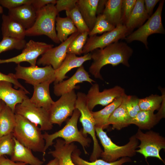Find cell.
Masks as SVG:
<instances>
[{
	"label": "cell",
	"instance_id": "6da1fadb",
	"mask_svg": "<svg viewBox=\"0 0 165 165\" xmlns=\"http://www.w3.org/2000/svg\"><path fill=\"white\" fill-rule=\"evenodd\" d=\"M133 52L127 43L119 41L103 48L95 50L91 52L93 61L89 72L95 78L103 80L100 71L103 67L108 64L115 66L121 64L129 67V60Z\"/></svg>",
	"mask_w": 165,
	"mask_h": 165
},
{
	"label": "cell",
	"instance_id": "7a4b0ae2",
	"mask_svg": "<svg viewBox=\"0 0 165 165\" xmlns=\"http://www.w3.org/2000/svg\"><path fill=\"white\" fill-rule=\"evenodd\" d=\"M15 114L16 124L12 132L20 143L35 152L44 153L45 141L41 129L20 115Z\"/></svg>",
	"mask_w": 165,
	"mask_h": 165
},
{
	"label": "cell",
	"instance_id": "3957f363",
	"mask_svg": "<svg viewBox=\"0 0 165 165\" xmlns=\"http://www.w3.org/2000/svg\"><path fill=\"white\" fill-rule=\"evenodd\" d=\"M80 116V112L75 108L71 118L62 128L52 134H49L46 132L43 134L45 141L43 157L47 149L54 144L53 141L60 138L64 139L66 144L74 142H79L83 148L85 153L88 154L85 148L89 146L91 140L89 138L84 135L82 131L79 130L78 129L77 123Z\"/></svg>",
	"mask_w": 165,
	"mask_h": 165
},
{
	"label": "cell",
	"instance_id": "277c9868",
	"mask_svg": "<svg viewBox=\"0 0 165 165\" xmlns=\"http://www.w3.org/2000/svg\"><path fill=\"white\" fill-rule=\"evenodd\" d=\"M95 130L96 135L104 148L100 156L103 160L108 162H113L120 158H130L136 155V150L139 142L134 134L130 138L126 144L119 146L112 142L107 132L102 128L95 127Z\"/></svg>",
	"mask_w": 165,
	"mask_h": 165
},
{
	"label": "cell",
	"instance_id": "5b68a950",
	"mask_svg": "<svg viewBox=\"0 0 165 165\" xmlns=\"http://www.w3.org/2000/svg\"><path fill=\"white\" fill-rule=\"evenodd\" d=\"M36 17L33 26L26 30V36L44 35L56 43L58 39L56 30V20L58 13L55 5L49 4L36 12Z\"/></svg>",
	"mask_w": 165,
	"mask_h": 165
},
{
	"label": "cell",
	"instance_id": "8992f818",
	"mask_svg": "<svg viewBox=\"0 0 165 165\" xmlns=\"http://www.w3.org/2000/svg\"><path fill=\"white\" fill-rule=\"evenodd\" d=\"M77 94L75 104V108L80 112L79 121L83 127L82 132L87 137L89 134L92 137L93 141L92 152L90 157V161H93L98 159L103 152L96 136L95 130V123L92 111L89 109L87 105L86 94L82 92H79Z\"/></svg>",
	"mask_w": 165,
	"mask_h": 165
},
{
	"label": "cell",
	"instance_id": "52a82bcc",
	"mask_svg": "<svg viewBox=\"0 0 165 165\" xmlns=\"http://www.w3.org/2000/svg\"><path fill=\"white\" fill-rule=\"evenodd\" d=\"M135 138L140 141L136 150V152L142 155L146 160L148 157L158 158L165 164V161L160 155V151L165 149V138L160 134L149 130L145 133L138 129L134 134Z\"/></svg>",
	"mask_w": 165,
	"mask_h": 165
},
{
	"label": "cell",
	"instance_id": "ba28073f",
	"mask_svg": "<svg viewBox=\"0 0 165 165\" xmlns=\"http://www.w3.org/2000/svg\"><path fill=\"white\" fill-rule=\"evenodd\" d=\"M164 2V0L161 1L155 12L150 16L146 22L125 38L127 42L139 41L147 48V38L149 36L154 34H165L161 16Z\"/></svg>",
	"mask_w": 165,
	"mask_h": 165
},
{
	"label": "cell",
	"instance_id": "9c48e42d",
	"mask_svg": "<svg viewBox=\"0 0 165 165\" xmlns=\"http://www.w3.org/2000/svg\"><path fill=\"white\" fill-rule=\"evenodd\" d=\"M15 113L39 125L42 130H50L53 127V124L50 122L49 111L43 108L35 106L31 102L28 97L22 103L16 105Z\"/></svg>",
	"mask_w": 165,
	"mask_h": 165
},
{
	"label": "cell",
	"instance_id": "30bf717a",
	"mask_svg": "<svg viewBox=\"0 0 165 165\" xmlns=\"http://www.w3.org/2000/svg\"><path fill=\"white\" fill-rule=\"evenodd\" d=\"M131 32L125 25L121 23L117 25L112 30L102 35L90 36L82 49V54L91 52L97 49H102L119 40L125 38Z\"/></svg>",
	"mask_w": 165,
	"mask_h": 165
},
{
	"label": "cell",
	"instance_id": "8fae6325",
	"mask_svg": "<svg viewBox=\"0 0 165 165\" xmlns=\"http://www.w3.org/2000/svg\"><path fill=\"white\" fill-rule=\"evenodd\" d=\"M77 94L75 90L61 96L54 101L49 110L50 120L52 124L61 126L70 116H72L75 108Z\"/></svg>",
	"mask_w": 165,
	"mask_h": 165
},
{
	"label": "cell",
	"instance_id": "7c38bea8",
	"mask_svg": "<svg viewBox=\"0 0 165 165\" xmlns=\"http://www.w3.org/2000/svg\"><path fill=\"white\" fill-rule=\"evenodd\" d=\"M15 70L14 74L17 79H23L33 86L47 81L54 82L55 79V70L51 65L24 67L18 64Z\"/></svg>",
	"mask_w": 165,
	"mask_h": 165
},
{
	"label": "cell",
	"instance_id": "4fadbf2b",
	"mask_svg": "<svg viewBox=\"0 0 165 165\" xmlns=\"http://www.w3.org/2000/svg\"><path fill=\"white\" fill-rule=\"evenodd\" d=\"M125 94V90L118 86L105 89L100 92L99 85L95 83L92 85L86 94L87 106L90 110L92 111L96 105L106 106L117 98L122 97Z\"/></svg>",
	"mask_w": 165,
	"mask_h": 165
},
{
	"label": "cell",
	"instance_id": "5bb4252c",
	"mask_svg": "<svg viewBox=\"0 0 165 165\" xmlns=\"http://www.w3.org/2000/svg\"><path fill=\"white\" fill-rule=\"evenodd\" d=\"M53 46V44L30 40L27 42L20 54L7 59H0V64L9 63L18 64L23 62H27L30 64V66H35L36 65L38 57Z\"/></svg>",
	"mask_w": 165,
	"mask_h": 165
},
{
	"label": "cell",
	"instance_id": "9a60e30c",
	"mask_svg": "<svg viewBox=\"0 0 165 165\" xmlns=\"http://www.w3.org/2000/svg\"><path fill=\"white\" fill-rule=\"evenodd\" d=\"M79 33L78 31L74 33L58 46L47 50L37 61V64L51 65L55 70L58 69L66 56L69 45Z\"/></svg>",
	"mask_w": 165,
	"mask_h": 165
},
{
	"label": "cell",
	"instance_id": "2e32d148",
	"mask_svg": "<svg viewBox=\"0 0 165 165\" xmlns=\"http://www.w3.org/2000/svg\"><path fill=\"white\" fill-rule=\"evenodd\" d=\"M90 76L82 65L78 68L75 74L69 79L54 84V93L57 96H61L75 89L79 88L80 86H76L79 83L86 81L92 84L93 82H95Z\"/></svg>",
	"mask_w": 165,
	"mask_h": 165
},
{
	"label": "cell",
	"instance_id": "e0dca14e",
	"mask_svg": "<svg viewBox=\"0 0 165 165\" xmlns=\"http://www.w3.org/2000/svg\"><path fill=\"white\" fill-rule=\"evenodd\" d=\"M12 86L13 84L9 82L0 81V100L15 112L16 105L22 103L30 93L20 88L18 90L15 89Z\"/></svg>",
	"mask_w": 165,
	"mask_h": 165
},
{
	"label": "cell",
	"instance_id": "ac0fdd59",
	"mask_svg": "<svg viewBox=\"0 0 165 165\" xmlns=\"http://www.w3.org/2000/svg\"><path fill=\"white\" fill-rule=\"evenodd\" d=\"M91 60V53L81 57H78L74 54L67 53L59 67L55 70V79L54 84L61 82L64 79L67 78L68 77L66 76V74L72 69L79 68L86 61Z\"/></svg>",
	"mask_w": 165,
	"mask_h": 165
},
{
	"label": "cell",
	"instance_id": "d6986e66",
	"mask_svg": "<svg viewBox=\"0 0 165 165\" xmlns=\"http://www.w3.org/2000/svg\"><path fill=\"white\" fill-rule=\"evenodd\" d=\"M36 12L31 4H26L9 10L8 15L27 30L34 23Z\"/></svg>",
	"mask_w": 165,
	"mask_h": 165
},
{
	"label": "cell",
	"instance_id": "ffe728a7",
	"mask_svg": "<svg viewBox=\"0 0 165 165\" xmlns=\"http://www.w3.org/2000/svg\"><path fill=\"white\" fill-rule=\"evenodd\" d=\"M53 82L46 81L33 86L34 92L31 102L35 106L49 111L54 102L50 95L49 86Z\"/></svg>",
	"mask_w": 165,
	"mask_h": 165
},
{
	"label": "cell",
	"instance_id": "44dd1931",
	"mask_svg": "<svg viewBox=\"0 0 165 165\" xmlns=\"http://www.w3.org/2000/svg\"><path fill=\"white\" fill-rule=\"evenodd\" d=\"M54 147V150L50 151L48 153L58 159L59 165H75L71 158L72 153L77 148L74 142L66 144L64 140L58 138Z\"/></svg>",
	"mask_w": 165,
	"mask_h": 165
},
{
	"label": "cell",
	"instance_id": "7402d4cb",
	"mask_svg": "<svg viewBox=\"0 0 165 165\" xmlns=\"http://www.w3.org/2000/svg\"><path fill=\"white\" fill-rule=\"evenodd\" d=\"M150 17L145 9L143 0H136L134 7L124 24L131 32L135 28L140 27Z\"/></svg>",
	"mask_w": 165,
	"mask_h": 165
},
{
	"label": "cell",
	"instance_id": "603a6c76",
	"mask_svg": "<svg viewBox=\"0 0 165 165\" xmlns=\"http://www.w3.org/2000/svg\"><path fill=\"white\" fill-rule=\"evenodd\" d=\"M99 0H77L79 10L90 31L97 19V10Z\"/></svg>",
	"mask_w": 165,
	"mask_h": 165
},
{
	"label": "cell",
	"instance_id": "cb8c5ba5",
	"mask_svg": "<svg viewBox=\"0 0 165 165\" xmlns=\"http://www.w3.org/2000/svg\"><path fill=\"white\" fill-rule=\"evenodd\" d=\"M14 149L11 156L12 160L30 165H42L43 162L34 156L31 150L22 145L14 137Z\"/></svg>",
	"mask_w": 165,
	"mask_h": 165
},
{
	"label": "cell",
	"instance_id": "d4e9b609",
	"mask_svg": "<svg viewBox=\"0 0 165 165\" xmlns=\"http://www.w3.org/2000/svg\"><path fill=\"white\" fill-rule=\"evenodd\" d=\"M1 30L3 37L24 39L26 29L20 23L8 15L3 14Z\"/></svg>",
	"mask_w": 165,
	"mask_h": 165
},
{
	"label": "cell",
	"instance_id": "484cf974",
	"mask_svg": "<svg viewBox=\"0 0 165 165\" xmlns=\"http://www.w3.org/2000/svg\"><path fill=\"white\" fill-rule=\"evenodd\" d=\"M123 96L117 98L99 111H92L95 123V127L102 128L103 130L108 127L109 125L108 119L114 111L121 103Z\"/></svg>",
	"mask_w": 165,
	"mask_h": 165
},
{
	"label": "cell",
	"instance_id": "4316f807",
	"mask_svg": "<svg viewBox=\"0 0 165 165\" xmlns=\"http://www.w3.org/2000/svg\"><path fill=\"white\" fill-rule=\"evenodd\" d=\"M123 96L121 103L114 111L108 119L109 124L112 125L113 130H120L130 125L131 118L127 111Z\"/></svg>",
	"mask_w": 165,
	"mask_h": 165
},
{
	"label": "cell",
	"instance_id": "83f0119b",
	"mask_svg": "<svg viewBox=\"0 0 165 165\" xmlns=\"http://www.w3.org/2000/svg\"><path fill=\"white\" fill-rule=\"evenodd\" d=\"M154 112L141 110L134 118L131 119L130 125H136L141 130H151L159 122Z\"/></svg>",
	"mask_w": 165,
	"mask_h": 165
},
{
	"label": "cell",
	"instance_id": "f1b7e54d",
	"mask_svg": "<svg viewBox=\"0 0 165 165\" xmlns=\"http://www.w3.org/2000/svg\"><path fill=\"white\" fill-rule=\"evenodd\" d=\"M122 1L107 0L102 13L107 20L115 27L121 23Z\"/></svg>",
	"mask_w": 165,
	"mask_h": 165
},
{
	"label": "cell",
	"instance_id": "f546056e",
	"mask_svg": "<svg viewBox=\"0 0 165 165\" xmlns=\"http://www.w3.org/2000/svg\"><path fill=\"white\" fill-rule=\"evenodd\" d=\"M57 36L61 42L66 40L70 35L76 33L78 30L69 17H62L57 16L56 20Z\"/></svg>",
	"mask_w": 165,
	"mask_h": 165
},
{
	"label": "cell",
	"instance_id": "4dcf8cb0",
	"mask_svg": "<svg viewBox=\"0 0 165 165\" xmlns=\"http://www.w3.org/2000/svg\"><path fill=\"white\" fill-rule=\"evenodd\" d=\"M16 124L15 112L6 105L0 113V138L12 133Z\"/></svg>",
	"mask_w": 165,
	"mask_h": 165
},
{
	"label": "cell",
	"instance_id": "1f68e13d",
	"mask_svg": "<svg viewBox=\"0 0 165 165\" xmlns=\"http://www.w3.org/2000/svg\"><path fill=\"white\" fill-rule=\"evenodd\" d=\"M80 150L76 148L72 153V159L75 165H122L126 163L132 162L130 158L129 157H123L112 162H107L102 159H97L93 161L89 162L80 156Z\"/></svg>",
	"mask_w": 165,
	"mask_h": 165
},
{
	"label": "cell",
	"instance_id": "d6a6232c",
	"mask_svg": "<svg viewBox=\"0 0 165 165\" xmlns=\"http://www.w3.org/2000/svg\"><path fill=\"white\" fill-rule=\"evenodd\" d=\"M160 90L163 92L162 96L152 94L144 98L139 99V106L141 110L154 112L155 110H159L165 97L164 90L162 88Z\"/></svg>",
	"mask_w": 165,
	"mask_h": 165
},
{
	"label": "cell",
	"instance_id": "836d02e7",
	"mask_svg": "<svg viewBox=\"0 0 165 165\" xmlns=\"http://www.w3.org/2000/svg\"><path fill=\"white\" fill-rule=\"evenodd\" d=\"M67 16L72 21L78 31L80 33L84 32L89 33L90 30L86 24L79 9L76 6L71 10L66 11Z\"/></svg>",
	"mask_w": 165,
	"mask_h": 165
},
{
	"label": "cell",
	"instance_id": "e575fe53",
	"mask_svg": "<svg viewBox=\"0 0 165 165\" xmlns=\"http://www.w3.org/2000/svg\"><path fill=\"white\" fill-rule=\"evenodd\" d=\"M26 41L9 37H3L0 42V54L2 52L13 49L20 50L25 47Z\"/></svg>",
	"mask_w": 165,
	"mask_h": 165
},
{
	"label": "cell",
	"instance_id": "d590c367",
	"mask_svg": "<svg viewBox=\"0 0 165 165\" xmlns=\"http://www.w3.org/2000/svg\"><path fill=\"white\" fill-rule=\"evenodd\" d=\"M115 27L110 23L102 14H99L97 15L95 25L89 33V35L90 36L110 31Z\"/></svg>",
	"mask_w": 165,
	"mask_h": 165
},
{
	"label": "cell",
	"instance_id": "8d00e7d4",
	"mask_svg": "<svg viewBox=\"0 0 165 165\" xmlns=\"http://www.w3.org/2000/svg\"><path fill=\"white\" fill-rule=\"evenodd\" d=\"M89 33H79L69 45L67 53L80 55L82 54V49L88 38Z\"/></svg>",
	"mask_w": 165,
	"mask_h": 165
},
{
	"label": "cell",
	"instance_id": "74e56055",
	"mask_svg": "<svg viewBox=\"0 0 165 165\" xmlns=\"http://www.w3.org/2000/svg\"><path fill=\"white\" fill-rule=\"evenodd\" d=\"M15 145L14 137L12 133L0 138V157L4 155L11 156Z\"/></svg>",
	"mask_w": 165,
	"mask_h": 165
},
{
	"label": "cell",
	"instance_id": "f35d334b",
	"mask_svg": "<svg viewBox=\"0 0 165 165\" xmlns=\"http://www.w3.org/2000/svg\"><path fill=\"white\" fill-rule=\"evenodd\" d=\"M126 108L131 119L134 117L141 111L139 106V99L137 97L127 95L125 94L123 96Z\"/></svg>",
	"mask_w": 165,
	"mask_h": 165
},
{
	"label": "cell",
	"instance_id": "ab89813d",
	"mask_svg": "<svg viewBox=\"0 0 165 165\" xmlns=\"http://www.w3.org/2000/svg\"><path fill=\"white\" fill-rule=\"evenodd\" d=\"M136 0H122L121 23L124 24L131 13Z\"/></svg>",
	"mask_w": 165,
	"mask_h": 165
},
{
	"label": "cell",
	"instance_id": "60d3db41",
	"mask_svg": "<svg viewBox=\"0 0 165 165\" xmlns=\"http://www.w3.org/2000/svg\"><path fill=\"white\" fill-rule=\"evenodd\" d=\"M77 0H57L55 6L58 13L63 10L70 11L76 5Z\"/></svg>",
	"mask_w": 165,
	"mask_h": 165
},
{
	"label": "cell",
	"instance_id": "b9f144b4",
	"mask_svg": "<svg viewBox=\"0 0 165 165\" xmlns=\"http://www.w3.org/2000/svg\"><path fill=\"white\" fill-rule=\"evenodd\" d=\"M32 0H0V4L2 7L12 9L20 6L31 4Z\"/></svg>",
	"mask_w": 165,
	"mask_h": 165
},
{
	"label": "cell",
	"instance_id": "7bdbcfd3",
	"mask_svg": "<svg viewBox=\"0 0 165 165\" xmlns=\"http://www.w3.org/2000/svg\"><path fill=\"white\" fill-rule=\"evenodd\" d=\"M5 81L9 82L13 84L15 89L18 88L27 90L18 81L14 74L9 73L7 75L4 74L0 72V81Z\"/></svg>",
	"mask_w": 165,
	"mask_h": 165
},
{
	"label": "cell",
	"instance_id": "ee69618b",
	"mask_svg": "<svg viewBox=\"0 0 165 165\" xmlns=\"http://www.w3.org/2000/svg\"><path fill=\"white\" fill-rule=\"evenodd\" d=\"M56 1L57 0H32L31 5L37 11L49 4H56Z\"/></svg>",
	"mask_w": 165,
	"mask_h": 165
},
{
	"label": "cell",
	"instance_id": "f6af8a7d",
	"mask_svg": "<svg viewBox=\"0 0 165 165\" xmlns=\"http://www.w3.org/2000/svg\"><path fill=\"white\" fill-rule=\"evenodd\" d=\"M144 1L145 9L150 16L152 15L154 8L160 0H145Z\"/></svg>",
	"mask_w": 165,
	"mask_h": 165
},
{
	"label": "cell",
	"instance_id": "bcb514c9",
	"mask_svg": "<svg viewBox=\"0 0 165 165\" xmlns=\"http://www.w3.org/2000/svg\"><path fill=\"white\" fill-rule=\"evenodd\" d=\"M0 165H28L24 163L15 162L3 156L0 157Z\"/></svg>",
	"mask_w": 165,
	"mask_h": 165
},
{
	"label": "cell",
	"instance_id": "7dc6e473",
	"mask_svg": "<svg viewBox=\"0 0 165 165\" xmlns=\"http://www.w3.org/2000/svg\"><path fill=\"white\" fill-rule=\"evenodd\" d=\"M107 0H99L98 2L97 10V15L102 14L104 9Z\"/></svg>",
	"mask_w": 165,
	"mask_h": 165
},
{
	"label": "cell",
	"instance_id": "c3c4849f",
	"mask_svg": "<svg viewBox=\"0 0 165 165\" xmlns=\"http://www.w3.org/2000/svg\"><path fill=\"white\" fill-rule=\"evenodd\" d=\"M46 165H59L58 159L56 158L50 161Z\"/></svg>",
	"mask_w": 165,
	"mask_h": 165
},
{
	"label": "cell",
	"instance_id": "681fc988",
	"mask_svg": "<svg viewBox=\"0 0 165 165\" xmlns=\"http://www.w3.org/2000/svg\"><path fill=\"white\" fill-rule=\"evenodd\" d=\"M6 105V104L4 102L0 100V113Z\"/></svg>",
	"mask_w": 165,
	"mask_h": 165
},
{
	"label": "cell",
	"instance_id": "f907efd6",
	"mask_svg": "<svg viewBox=\"0 0 165 165\" xmlns=\"http://www.w3.org/2000/svg\"><path fill=\"white\" fill-rule=\"evenodd\" d=\"M3 7L0 4V14H2L3 13Z\"/></svg>",
	"mask_w": 165,
	"mask_h": 165
},
{
	"label": "cell",
	"instance_id": "816d5d0a",
	"mask_svg": "<svg viewBox=\"0 0 165 165\" xmlns=\"http://www.w3.org/2000/svg\"><path fill=\"white\" fill-rule=\"evenodd\" d=\"M122 165H124V164H122Z\"/></svg>",
	"mask_w": 165,
	"mask_h": 165
},
{
	"label": "cell",
	"instance_id": "f5cc1de1",
	"mask_svg": "<svg viewBox=\"0 0 165 165\" xmlns=\"http://www.w3.org/2000/svg\"><path fill=\"white\" fill-rule=\"evenodd\" d=\"M165 165L164 164V165Z\"/></svg>",
	"mask_w": 165,
	"mask_h": 165
}]
</instances>
